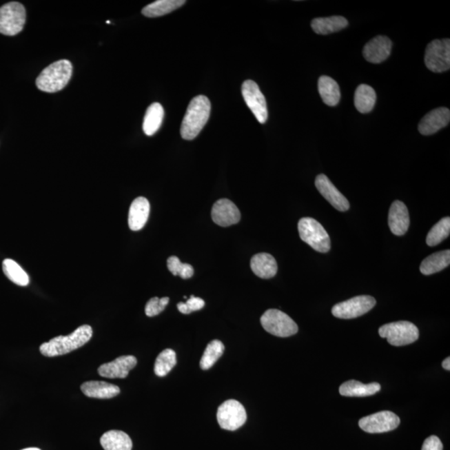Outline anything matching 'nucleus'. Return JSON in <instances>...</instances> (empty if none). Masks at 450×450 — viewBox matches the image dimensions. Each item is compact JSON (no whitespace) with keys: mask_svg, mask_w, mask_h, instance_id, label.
Masks as SVG:
<instances>
[{"mask_svg":"<svg viewBox=\"0 0 450 450\" xmlns=\"http://www.w3.org/2000/svg\"><path fill=\"white\" fill-rule=\"evenodd\" d=\"M176 363V354L174 350L165 349L158 354L155 361L154 373L158 377H164L173 369Z\"/></svg>","mask_w":450,"mask_h":450,"instance_id":"32","label":"nucleus"},{"mask_svg":"<svg viewBox=\"0 0 450 450\" xmlns=\"http://www.w3.org/2000/svg\"><path fill=\"white\" fill-rule=\"evenodd\" d=\"M3 270L10 280L19 286H27L30 283V277L17 263L10 258H6L3 262Z\"/></svg>","mask_w":450,"mask_h":450,"instance_id":"30","label":"nucleus"},{"mask_svg":"<svg viewBox=\"0 0 450 450\" xmlns=\"http://www.w3.org/2000/svg\"><path fill=\"white\" fill-rule=\"evenodd\" d=\"M450 121V111L447 108L433 110L421 119L419 131L423 135H431L444 128Z\"/></svg>","mask_w":450,"mask_h":450,"instance_id":"17","label":"nucleus"},{"mask_svg":"<svg viewBox=\"0 0 450 450\" xmlns=\"http://www.w3.org/2000/svg\"><path fill=\"white\" fill-rule=\"evenodd\" d=\"M81 390L86 396L95 399H111L121 393L118 386L103 381H88L81 385Z\"/></svg>","mask_w":450,"mask_h":450,"instance_id":"21","label":"nucleus"},{"mask_svg":"<svg viewBox=\"0 0 450 450\" xmlns=\"http://www.w3.org/2000/svg\"><path fill=\"white\" fill-rule=\"evenodd\" d=\"M137 365V358L133 356H121L110 363L103 364L99 368V376L109 379H125L131 369Z\"/></svg>","mask_w":450,"mask_h":450,"instance_id":"15","label":"nucleus"},{"mask_svg":"<svg viewBox=\"0 0 450 450\" xmlns=\"http://www.w3.org/2000/svg\"><path fill=\"white\" fill-rule=\"evenodd\" d=\"M165 116L164 108L159 103H154L147 109L143 119V132L152 136L161 128Z\"/></svg>","mask_w":450,"mask_h":450,"instance_id":"26","label":"nucleus"},{"mask_svg":"<svg viewBox=\"0 0 450 450\" xmlns=\"http://www.w3.org/2000/svg\"><path fill=\"white\" fill-rule=\"evenodd\" d=\"M73 66L67 59H61L45 68L36 79V86L46 93L61 91L70 82Z\"/></svg>","mask_w":450,"mask_h":450,"instance_id":"3","label":"nucleus"},{"mask_svg":"<svg viewBox=\"0 0 450 450\" xmlns=\"http://www.w3.org/2000/svg\"><path fill=\"white\" fill-rule=\"evenodd\" d=\"M450 263V251H440L425 258L420 265V272L425 276L442 272L447 268Z\"/></svg>","mask_w":450,"mask_h":450,"instance_id":"27","label":"nucleus"},{"mask_svg":"<svg viewBox=\"0 0 450 450\" xmlns=\"http://www.w3.org/2000/svg\"><path fill=\"white\" fill-rule=\"evenodd\" d=\"M101 444L105 450H132L133 443L126 433L111 430L101 437Z\"/></svg>","mask_w":450,"mask_h":450,"instance_id":"24","label":"nucleus"},{"mask_svg":"<svg viewBox=\"0 0 450 450\" xmlns=\"http://www.w3.org/2000/svg\"><path fill=\"white\" fill-rule=\"evenodd\" d=\"M261 325L267 332L278 337H289L298 332V328L288 314L278 309H269L260 318Z\"/></svg>","mask_w":450,"mask_h":450,"instance_id":"6","label":"nucleus"},{"mask_svg":"<svg viewBox=\"0 0 450 450\" xmlns=\"http://www.w3.org/2000/svg\"><path fill=\"white\" fill-rule=\"evenodd\" d=\"M391 50V41L386 36L379 35L366 43L363 54L368 62L380 63L389 58Z\"/></svg>","mask_w":450,"mask_h":450,"instance_id":"16","label":"nucleus"},{"mask_svg":"<svg viewBox=\"0 0 450 450\" xmlns=\"http://www.w3.org/2000/svg\"><path fill=\"white\" fill-rule=\"evenodd\" d=\"M316 186L318 192L334 208L341 212L349 209V203L343 194L338 191L329 178L325 174H318L316 179Z\"/></svg>","mask_w":450,"mask_h":450,"instance_id":"13","label":"nucleus"},{"mask_svg":"<svg viewBox=\"0 0 450 450\" xmlns=\"http://www.w3.org/2000/svg\"><path fill=\"white\" fill-rule=\"evenodd\" d=\"M442 365H443V368L444 369L448 370V371H449V370H450V358L449 357L446 358L445 360L443 361V364H442Z\"/></svg>","mask_w":450,"mask_h":450,"instance_id":"38","label":"nucleus"},{"mask_svg":"<svg viewBox=\"0 0 450 450\" xmlns=\"http://www.w3.org/2000/svg\"><path fill=\"white\" fill-rule=\"evenodd\" d=\"M205 302L202 298L192 296L186 303H178L177 308L179 312L184 314H189L194 311L201 310L205 307Z\"/></svg>","mask_w":450,"mask_h":450,"instance_id":"36","label":"nucleus"},{"mask_svg":"<svg viewBox=\"0 0 450 450\" xmlns=\"http://www.w3.org/2000/svg\"><path fill=\"white\" fill-rule=\"evenodd\" d=\"M217 420L223 429L234 431L245 424L247 420L245 409L237 400H227L218 409Z\"/></svg>","mask_w":450,"mask_h":450,"instance_id":"9","label":"nucleus"},{"mask_svg":"<svg viewBox=\"0 0 450 450\" xmlns=\"http://www.w3.org/2000/svg\"><path fill=\"white\" fill-rule=\"evenodd\" d=\"M376 305V300L371 296H356L334 305L332 309V314L338 318L350 320V318L364 316L370 311Z\"/></svg>","mask_w":450,"mask_h":450,"instance_id":"10","label":"nucleus"},{"mask_svg":"<svg viewBox=\"0 0 450 450\" xmlns=\"http://www.w3.org/2000/svg\"><path fill=\"white\" fill-rule=\"evenodd\" d=\"M450 234V218L445 217L437 223V224L430 229L427 237H426V243L430 247L436 246L440 245L442 241H444L449 236Z\"/></svg>","mask_w":450,"mask_h":450,"instance_id":"33","label":"nucleus"},{"mask_svg":"<svg viewBox=\"0 0 450 450\" xmlns=\"http://www.w3.org/2000/svg\"><path fill=\"white\" fill-rule=\"evenodd\" d=\"M376 102V93L371 86L360 85L354 94V105L358 112L369 113L372 111Z\"/></svg>","mask_w":450,"mask_h":450,"instance_id":"29","label":"nucleus"},{"mask_svg":"<svg viewBox=\"0 0 450 450\" xmlns=\"http://www.w3.org/2000/svg\"><path fill=\"white\" fill-rule=\"evenodd\" d=\"M298 229L301 240L317 252L328 253L331 248V241L327 231L314 218H301L298 221Z\"/></svg>","mask_w":450,"mask_h":450,"instance_id":"4","label":"nucleus"},{"mask_svg":"<svg viewBox=\"0 0 450 450\" xmlns=\"http://www.w3.org/2000/svg\"><path fill=\"white\" fill-rule=\"evenodd\" d=\"M167 266L171 273L174 276H178L179 277L187 280L194 276V268L192 265L189 264H184L176 256H171L167 260Z\"/></svg>","mask_w":450,"mask_h":450,"instance_id":"34","label":"nucleus"},{"mask_svg":"<svg viewBox=\"0 0 450 450\" xmlns=\"http://www.w3.org/2000/svg\"><path fill=\"white\" fill-rule=\"evenodd\" d=\"M22 450H41V449H39L38 448H28V449H22Z\"/></svg>","mask_w":450,"mask_h":450,"instance_id":"39","label":"nucleus"},{"mask_svg":"<svg viewBox=\"0 0 450 450\" xmlns=\"http://www.w3.org/2000/svg\"><path fill=\"white\" fill-rule=\"evenodd\" d=\"M318 93L323 101L329 106H336L340 101L341 94L340 86L332 78L323 75L318 79Z\"/></svg>","mask_w":450,"mask_h":450,"instance_id":"25","label":"nucleus"},{"mask_svg":"<svg viewBox=\"0 0 450 450\" xmlns=\"http://www.w3.org/2000/svg\"><path fill=\"white\" fill-rule=\"evenodd\" d=\"M349 22L343 16H331L327 18H316L313 19L311 27L318 34H329L336 33L347 27Z\"/></svg>","mask_w":450,"mask_h":450,"instance_id":"23","label":"nucleus"},{"mask_svg":"<svg viewBox=\"0 0 450 450\" xmlns=\"http://www.w3.org/2000/svg\"><path fill=\"white\" fill-rule=\"evenodd\" d=\"M211 111L209 99L205 95H198L190 101L183 119L181 134L186 141H192L201 132L208 122Z\"/></svg>","mask_w":450,"mask_h":450,"instance_id":"1","label":"nucleus"},{"mask_svg":"<svg viewBox=\"0 0 450 450\" xmlns=\"http://www.w3.org/2000/svg\"><path fill=\"white\" fill-rule=\"evenodd\" d=\"M93 329L90 325H82L67 336H58L41 345V353L43 356L55 357L63 356L82 347L90 340Z\"/></svg>","mask_w":450,"mask_h":450,"instance_id":"2","label":"nucleus"},{"mask_svg":"<svg viewBox=\"0 0 450 450\" xmlns=\"http://www.w3.org/2000/svg\"><path fill=\"white\" fill-rule=\"evenodd\" d=\"M389 226L390 230L397 236H402L407 232L409 226V215L407 207L403 202L396 201L389 209Z\"/></svg>","mask_w":450,"mask_h":450,"instance_id":"18","label":"nucleus"},{"mask_svg":"<svg viewBox=\"0 0 450 450\" xmlns=\"http://www.w3.org/2000/svg\"><path fill=\"white\" fill-rule=\"evenodd\" d=\"M242 95L257 121L265 123L268 119V109L265 95L262 94L257 83L250 79L245 81L242 85Z\"/></svg>","mask_w":450,"mask_h":450,"instance_id":"11","label":"nucleus"},{"mask_svg":"<svg viewBox=\"0 0 450 450\" xmlns=\"http://www.w3.org/2000/svg\"><path fill=\"white\" fill-rule=\"evenodd\" d=\"M425 63L430 71L442 73L450 68V41L436 39L426 48Z\"/></svg>","mask_w":450,"mask_h":450,"instance_id":"8","label":"nucleus"},{"mask_svg":"<svg viewBox=\"0 0 450 450\" xmlns=\"http://www.w3.org/2000/svg\"><path fill=\"white\" fill-rule=\"evenodd\" d=\"M225 351V345L221 341L215 340L211 341L207 346L201 360V367L207 370L212 368Z\"/></svg>","mask_w":450,"mask_h":450,"instance_id":"31","label":"nucleus"},{"mask_svg":"<svg viewBox=\"0 0 450 450\" xmlns=\"http://www.w3.org/2000/svg\"><path fill=\"white\" fill-rule=\"evenodd\" d=\"M379 334L390 345L399 347L416 342L419 338L420 331L411 322L398 321L381 326Z\"/></svg>","mask_w":450,"mask_h":450,"instance_id":"5","label":"nucleus"},{"mask_svg":"<svg viewBox=\"0 0 450 450\" xmlns=\"http://www.w3.org/2000/svg\"><path fill=\"white\" fill-rule=\"evenodd\" d=\"M400 420L396 413L381 411L362 418L358 421L361 429L369 433H381L392 431L399 427Z\"/></svg>","mask_w":450,"mask_h":450,"instance_id":"12","label":"nucleus"},{"mask_svg":"<svg viewBox=\"0 0 450 450\" xmlns=\"http://www.w3.org/2000/svg\"><path fill=\"white\" fill-rule=\"evenodd\" d=\"M185 0H157L142 10V14L148 18L161 17L185 5Z\"/></svg>","mask_w":450,"mask_h":450,"instance_id":"28","label":"nucleus"},{"mask_svg":"<svg viewBox=\"0 0 450 450\" xmlns=\"http://www.w3.org/2000/svg\"><path fill=\"white\" fill-rule=\"evenodd\" d=\"M379 383L363 384L356 380L345 382L340 387V393L346 397H367L380 392Z\"/></svg>","mask_w":450,"mask_h":450,"instance_id":"22","label":"nucleus"},{"mask_svg":"<svg viewBox=\"0 0 450 450\" xmlns=\"http://www.w3.org/2000/svg\"><path fill=\"white\" fill-rule=\"evenodd\" d=\"M170 298L164 297L159 298L154 297L150 298L145 306V314L147 316L154 317L164 311L167 305L169 304Z\"/></svg>","mask_w":450,"mask_h":450,"instance_id":"35","label":"nucleus"},{"mask_svg":"<svg viewBox=\"0 0 450 450\" xmlns=\"http://www.w3.org/2000/svg\"><path fill=\"white\" fill-rule=\"evenodd\" d=\"M150 202L145 197L135 198L131 204L129 212V226L133 231L141 230L145 227L150 216Z\"/></svg>","mask_w":450,"mask_h":450,"instance_id":"19","label":"nucleus"},{"mask_svg":"<svg viewBox=\"0 0 450 450\" xmlns=\"http://www.w3.org/2000/svg\"><path fill=\"white\" fill-rule=\"evenodd\" d=\"M211 216L215 224L228 227L240 222L241 214L237 206L227 198H221L214 203L211 211Z\"/></svg>","mask_w":450,"mask_h":450,"instance_id":"14","label":"nucleus"},{"mask_svg":"<svg viewBox=\"0 0 450 450\" xmlns=\"http://www.w3.org/2000/svg\"><path fill=\"white\" fill-rule=\"evenodd\" d=\"M26 21V10L21 3L10 2L0 8V34L14 36L21 33Z\"/></svg>","mask_w":450,"mask_h":450,"instance_id":"7","label":"nucleus"},{"mask_svg":"<svg viewBox=\"0 0 450 450\" xmlns=\"http://www.w3.org/2000/svg\"><path fill=\"white\" fill-rule=\"evenodd\" d=\"M250 267L254 274L261 278H272L276 276L278 265L276 258L267 253L257 254L251 258Z\"/></svg>","mask_w":450,"mask_h":450,"instance_id":"20","label":"nucleus"},{"mask_svg":"<svg viewBox=\"0 0 450 450\" xmlns=\"http://www.w3.org/2000/svg\"><path fill=\"white\" fill-rule=\"evenodd\" d=\"M421 450H443V444L439 438L432 436L425 440Z\"/></svg>","mask_w":450,"mask_h":450,"instance_id":"37","label":"nucleus"}]
</instances>
